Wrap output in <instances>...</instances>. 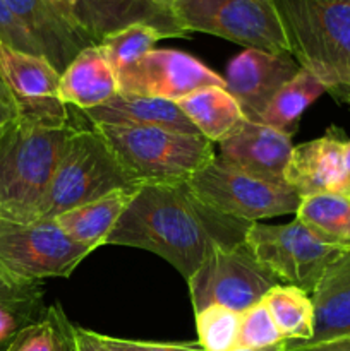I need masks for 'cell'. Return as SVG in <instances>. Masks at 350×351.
I'll use <instances>...</instances> for the list:
<instances>
[{"mask_svg":"<svg viewBox=\"0 0 350 351\" xmlns=\"http://www.w3.org/2000/svg\"><path fill=\"white\" fill-rule=\"evenodd\" d=\"M163 38V33L156 27L137 23L106 34L98 43V48L112 65L115 74H119L141 57H144L148 51L154 50L153 47L156 41Z\"/></svg>","mask_w":350,"mask_h":351,"instance_id":"484cf974","label":"cell"},{"mask_svg":"<svg viewBox=\"0 0 350 351\" xmlns=\"http://www.w3.org/2000/svg\"><path fill=\"white\" fill-rule=\"evenodd\" d=\"M198 197L223 215L256 223L295 215L302 197L285 182L256 177L216 154L187 182Z\"/></svg>","mask_w":350,"mask_h":351,"instance_id":"52a82bcc","label":"cell"},{"mask_svg":"<svg viewBox=\"0 0 350 351\" xmlns=\"http://www.w3.org/2000/svg\"><path fill=\"white\" fill-rule=\"evenodd\" d=\"M290 55L350 108V0H273Z\"/></svg>","mask_w":350,"mask_h":351,"instance_id":"3957f363","label":"cell"},{"mask_svg":"<svg viewBox=\"0 0 350 351\" xmlns=\"http://www.w3.org/2000/svg\"><path fill=\"white\" fill-rule=\"evenodd\" d=\"M218 146V156L233 167L273 182H285V168L294 149L292 137L287 134L249 120Z\"/></svg>","mask_w":350,"mask_h":351,"instance_id":"2e32d148","label":"cell"},{"mask_svg":"<svg viewBox=\"0 0 350 351\" xmlns=\"http://www.w3.org/2000/svg\"><path fill=\"white\" fill-rule=\"evenodd\" d=\"M345 132L331 125L321 137L294 146L285 168V182L301 197L314 194H350L343 165Z\"/></svg>","mask_w":350,"mask_h":351,"instance_id":"5bb4252c","label":"cell"},{"mask_svg":"<svg viewBox=\"0 0 350 351\" xmlns=\"http://www.w3.org/2000/svg\"><path fill=\"white\" fill-rule=\"evenodd\" d=\"M91 252L72 240L55 219H0V266L21 280L67 278Z\"/></svg>","mask_w":350,"mask_h":351,"instance_id":"9c48e42d","label":"cell"},{"mask_svg":"<svg viewBox=\"0 0 350 351\" xmlns=\"http://www.w3.org/2000/svg\"><path fill=\"white\" fill-rule=\"evenodd\" d=\"M117 93V74L98 45L82 48L60 74V99L79 112L103 105Z\"/></svg>","mask_w":350,"mask_h":351,"instance_id":"d6986e66","label":"cell"},{"mask_svg":"<svg viewBox=\"0 0 350 351\" xmlns=\"http://www.w3.org/2000/svg\"><path fill=\"white\" fill-rule=\"evenodd\" d=\"M343 165H345L347 177L350 180V141H347L345 146H343Z\"/></svg>","mask_w":350,"mask_h":351,"instance_id":"74e56055","label":"cell"},{"mask_svg":"<svg viewBox=\"0 0 350 351\" xmlns=\"http://www.w3.org/2000/svg\"><path fill=\"white\" fill-rule=\"evenodd\" d=\"M100 341L110 351H205L199 343H153L126 339L96 332Z\"/></svg>","mask_w":350,"mask_h":351,"instance_id":"4dcf8cb0","label":"cell"},{"mask_svg":"<svg viewBox=\"0 0 350 351\" xmlns=\"http://www.w3.org/2000/svg\"><path fill=\"white\" fill-rule=\"evenodd\" d=\"M81 113L89 123L158 127V129H167L172 132L201 136L194 123L178 108L177 103L168 101V99L117 93L103 105Z\"/></svg>","mask_w":350,"mask_h":351,"instance_id":"ac0fdd59","label":"cell"},{"mask_svg":"<svg viewBox=\"0 0 350 351\" xmlns=\"http://www.w3.org/2000/svg\"><path fill=\"white\" fill-rule=\"evenodd\" d=\"M325 93V86L311 72L301 69L271 98L259 123L292 137L297 132L299 122L309 105H312Z\"/></svg>","mask_w":350,"mask_h":351,"instance_id":"cb8c5ba5","label":"cell"},{"mask_svg":"<svg viewBox=\"0 0 350 351\" xmlns=\"http://www.w3.org/2000/svg\"><path fill=\"white\" fill-rule=\"evenodd\" d=\"M23 281L26 280H21V278L14 276V274H10L9 271L3 269V267L0 266V293H3V291L7 290H12L14 287H17V285L23 283Z\"/></svg>","mask_w":350,"mask_h":351,"instance_id":"d590c367","label":"cell"},{"mask_svg":"<svg viewBox=\"0 0 350 351\" xmlns=\"http://www.w3.org/2000/svg\"><path fill=\"white\" fill-rule=\"evenodd\" d=\"M275 324L287 341L305 343L314 335V305L311 295L297 287L278 285L264 297Z\"/></svg>","mask_w":350,"mask_h":351,"instance_id":"d4e9b609","label":"cell"},{"mask_svg":"<svg viewBox=\"0 0 350 351\" xmlns=\"http://www.w3.org/2000/svg\"><path fill=\"white\" fill-rule=\"evenodd\" d=\"M48 2H50L51 5H54V9L57 10V12L60 14V16L64 17V19L67 21V23L71 24V26L74 27V29H78V26H75V23H74V17H72V10H71V3H69V0H48ZM79 33H81V31H79ZM82 36H84V34H82Z\"/></svg>","mask_w":350,"mask_h":351,"instance_id":"e575fe53","label":"cell"},{"mask_svg":"<svg viewBox=\"0 0 350 351\" xmlns=\"http://www.w3.org/2000/svg\"><path fill=\"white\" fill-rule=\"evenodd\" d=\"M89 125L98 130L120 167L141 187L189 182L216 156L213 143L202 136L158 127Z\"/></svg>","mask_w":350,"mask_h":351,"instance_id":"277c9868","label":"cell"},{"mask_svg":"<svg viewBox=\"0 0 350 351\" xmlns=\"http://www.w3.org/2000/svg\"><path fill=\"white\" fill-rule=\"evenodd\" d=\"M21 117V108L0 72V137Z\"/></svg>","mask_w":350,"mask_h":351,"instance_id":"1f68e13d","label":"cell"},{"mask_svg":"<svg viewBox=\"0 0 350 351\" xmlns=\"http://www.w3.org/2000/svg\"><path fill=\"white\" fill-rule=\"evenodd\" d=\"M141 187L117 189L96 201L86 202L55 218L57 225L81 245L96 250L105 245L117 221L130 204Z\"/></svg>","mask_w":350,"mask_h":351,"instance_id":"44dd1931","label":"cell"},{"mask_svg":"<svg viewBox=\"0 0 350 351\" xmlns=\"http://www.w3.org/2000/svg\"><path fill=\"white\" fill-rule=\"evenodd\" d=\"M40 47L43 57L64 72L82 48L93 45L71 26L48 0H3Z\"/></svg>","mask_w":350,"mask_h":351,"instance_id":"e0dca14e","label":"cell"},{"mask_svg":"<svg viewBox=\"0 0 350 351\" xmlns=\"http://www.w3.org/2000/svg\"><path fill=\"white\" fill-rule=\"evenodd\" d=\"M141 187L126 173L112 149L93 125L74 127L51 178L40 219L96 201L117 189Z\"/></svg>","mask_w":350,"mask_h":351,"instance_id":"5b68a950","label":"cell"},{"mask_svg":"<svg viewBox=\"0 0 350 351\" xmlns=\"http://www.w3.org/2000/svg\"><path fill=\"white\" fill-rule=\"evenodd\" d=\"M185 33H206L270 53H288V41L273 0H174Z\"/></svg>","mask_w":350,"mask_h":351,"instance_id":"8992f818","label":"cell"},{"mask_svg":"<svg viewBox=\"0 0 350 351\" xmlns=\"http://www.w3.org/2000/svg\"><path fill=\"white\" fill-rule=\"evenodd\" d=\"M71 343L72 351H110L98 339L95 331L79 328V326H71Z\"/></svg>","mask_w":350,"mask_h":351,"instance_id":"d6a6232c","label":"cell"},{"mask_svg":"<svg viewBox=\"0 0 350 351\" xmlns=\"http://www.w3.org/2000/svg\"><path fill=\"white\" fill-rule=\"evenodd\" d=\"M0 45L12 50L26 51V53L43 55L33 36L27 33L23 23L17 19L16 14L9 9L3 0H0Z\"/></svg>","mask_w":350,"mask_h":351,"instance_id":"f546056e","label":"cell"},{"mask_svg":"<svg viewBox=\"0 0 350 351\" xmlns=\"http://www.w3.org/2000/svg\"><path fill=\"white\" fill-rule=\"evenodd\" d=\"M295 218L323 242L350 250V195L325 192L302 197Z\"/></svg>","mask_w":350,"mask_h":351,"instance_id":"603a6c76","label":"cell"},{"mask_svg":"<svg viewBox=\"0 0 350 351\" xmlns=\"http://www.w3.org/2000/svg\"><path fill=\"white\" fill-rule=\"evenodd\" d=\"M250 225L206 204L187 182L143 185L105 245L156 254L187 281L216 250L246 242Z\"/></svg>","mask_w":350,"mask_h":351,"instance_id":"6da1fadb","label":"cell"},{"mask_svg":"<svg viewBox=\"0 0 350 351\" xmlns=\"http://www.w3.org/2000/svg\"><path fill=\"white\" fill-rule=\"evenodd\" d=\"M287 351H350V336L329 339L319 345H302V343L288 341Z\"/></svg>","mask_w":350,"mask_h":351,"instance_id":"836d02e7","label":"cell"},{"mask_svg":"<svg viewBox=\"0 0 350 351\" xmlns=\"http://www.w3.org/2000/svg\"><path fill=\"white\" fill-rule=\"evenodd\" d=\"M194 314L211 305L244 314L281 285L246 242L220 249L187 280Z\"/></svg>","mask_w":350,"mask_h":351,"instance_id":"30bf717a","label":"cell"},{"mask_svg":"<svg viewBox=\"0 0 350 351\" xmlns=\"http://www.w3.org/2000/svg\"><path fill=\"white\" fill-rule=\"evenodd\" d=\"M119 93L178 101L208 86L225 88L222 75L192 55L170 48L148 51L117 74Z\"/></svg>","mask_w":350,"mask_h":351,"instance_id":"8fae6325","label":"cell"},{"mask_svg":"<svg viewBox=\"0 0 350 351\" xmlns=\"http://www.w3.org/2000/svg\"><path fill=\"white\" fill-rule=\"evenodd\" d=\"M74 123L54 125L21 115L0 137V219H40Z\"/></svg>","mask_w":350,"mask_h":351,"instance_id":"7a4b0ae2","label":"cell"},{"mask_svg":"<svg viewBox=\"0 0 350 351\" xmlns=\"http://www.w3.org/2000/svg\"><path fill=\"white\" fill-rule=\"evenodd\" d=\"M349 195H350V194H349Z\"/></svg>","mask_w":350,"mask_h":351,"instance_id":"ab89813d","label":"cell"},{"mask_svg":"<svg viewBox=\"0 0 350 351\" xmlns=\"http://www.w3.org/2000/svg\"><path fill=\"white\" fill-rule=\"evenodd\" d=\"M246 243L281 285L297 287L307 295H312L325 271L349 252L323 242L297 218L287 225L253 223Z\"/></svg>","mask_w":350,"mask_h":351,"instance_id":"ba28073f","label":"cell"},{"mask_svg":"<svg viewBox=\"0 0 350 351\" xmlns=\"http://www.w3.org/2000/svg\"><path fill=\"white\" fill-rule=\"evenodd\" d=\"M0 72L19 105L21 115L54 125L72 123L69 106L58 95L60 72L43 55L0 45Z\"/></svg>","mask_w":350,"mask_h":351,"instance_id":"7c38bea8","label":"cell"},{"mask_svg":"<svg viewBox=\"0 0 350 351\" xmlns=\"http://www.w3.org/2000/svg\"><path fill=\"white\" fill-rule=\"evenodd\" d=\"M71 326L60 305H50L40 321L17 335L9 351H72Z\"/></svg>","mask_w":350,"mask_h":351,"instance_id":"4316f807","label":"cell"},{"mask_svg":"<svg viewBox=\"0 0 350 351\" xmlns=\"http://www.w3.org/2000/svg\"><path fill=\"white\" fill-rule=\"evenodd\" d=\"M78 29L98 45L106 34L130 24H150L165 38H187L168 5L160 0H69Z\"/></svg>","mask_w":350,"mask_h":351,"instance_id":"9a60e30c","label":"cell"},{"mask_svg":"<svg viewBox=\"0 0 350 351\" xmlns=\"http://www.w3.org/2000/svg\"><path fill=\"white\" fill-rule=\"evenodd\" d=\"M239 312L211 305L196 314L198 343L205 351H232L237 348L240 328Z\"/></svg>","mask_w":350,"mask_h":351,"instance_id":"83f0119b","label":"cell"},{"mask_svg":"<svg viewBox=\"0 0 350 351\" xmlns=\"http://www.w3.org/2000/svg\"><path fill=\"white\" fill-rule=\"evenodd\" d=\"M299 71L301 65L292 55L246 48L229 62L223 81L246 120L259 123L271 98Z\"/></svg>","mask_w":350,"mask_h":351,"instance_id":"4fadbf2b","label":"cell"},{"mask_svg":"<svg viewBox=\"0 0 350 351\" xmlns=\"http://www.w3.org/2000/svg\"><path fill=\"white\" fill-rule=\"evenodd\" d=\"M311 298L314 305V335L302 345H319L350 336V250L325 271Z\"/></svg>","mask_w":350,"mask_h":351,"instance_id":"ffe728a7","label":"cell"},{"mask_svg":"<svg viewBox=\"0 0 350 351\" xmlns=\"http://www.w3.org/2000/svg\"><path fill=\"white\" fill-rule=\"evenodd\" d=\"M287 339L275 324L266 304L259 302L240 315L237 348H266Z\"/></svg>","mask_w":350,"mask_h":351,"instance_id":"f1b7e54d","label":"cell"},{"mask_svg":"<svg viewBox=\"0 0 350 351\" xmlns=\"http://www.w3.org/2000/svg\"><path fill=\"white\" fill-rule=\"evenodd\" d=\"M288 341H281L278 345L266 346V348H233L232 351H287Z\"/></svg>","mask_w":350,"mask_h":351,"instance_id":"8d00e7d4","label":"cell"},{"mask_svg":"<svg viewBox=\"0 0 350 351\" xmlns=\"http://www.w3.org/2000/svg\"><path fill=\"white\" fill-rule=\"evenodd\" d=\"M160 2H161V3H165V5H168V7H170V3L174 2V0H160Z\"/></svg>","mask_w":350,"mask_h":351,"instance_id":"f35d334b","label":"cell"},{"mask_svg":"<svg viewBox=\"0 0 350 351\" xmlns=\"http://www.w3.org/2000/svg\"><path fill=\"white\" fill-rule=\"evenodd\" d=\"M202 137L220 144L240 129L246 117L233 96L220 86L198 89L175 101Z\"/></svg>","mask_w":350,"mask_h":351,"instance_id":"7402d4cb","label":"cell"}]
</instances>
